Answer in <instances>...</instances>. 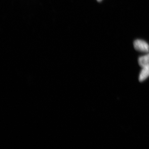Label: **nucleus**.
Instances as JSON below:
<instances>
[{"label": "nucleus", "mask_w": 149, "mask_h": 149, "mask_svg": "<svg viewBox=\"0 0 149 149\" xmlns=\"http://www.w3.org/2000/svg\"><path fill=\"white\" fill-rule=\"evenodd\" d=\"M97 1H98L100 2V1H101L102 0H97Z\"/></svg>", "instance_id": "4"}, {"label": "nucleus", "mask_w": 149, "mask_h": 149, "mask_svg": "<svg viewBox=\"0 0 149 149\" xmlns=\"http://www.w3.org/2000/svg\"><path fill=\"white\" fill-rule=\"evenodd\" d=\"M134 48L136 50L144 53H149V45L148 44L143 40H135L133 43Z\"/></svg>", "instance_id": "1"}, {"label": "nucleus", "mask_w": 149, "mask_h": 149, "mask_svg": "<svg viewBox=\"0 0 149 149\" xmlns=\"http://www.w3.org/2000/svg\"><path fill=\"white\" fill-rule=\"evenodd\" d=\"M139 65L143 68L149 66V53H148L145 55L141 56L139 59Z\"/></svg>", "instance_id": "3"}, {"label": "nucleus", "mask_w": 149, "mask_h": 149, "mask_svg": "<svg viewBox=\"0 0 149 149\" xmlns=\"http://www.w3.org/2000/svg\"><path fill=\"white\" fill-rule=\"evenodd\" d=\"M149 77V66L144 67L142 68L140 74L139 80L140 82H143L146 80Z\"/></svg>", "instance_id": "2"}]
</instances>
